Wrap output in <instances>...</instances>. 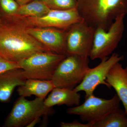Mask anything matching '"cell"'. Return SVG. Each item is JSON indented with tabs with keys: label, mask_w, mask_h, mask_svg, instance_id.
<instances>
[{
	"label": "cell",
	"mask_w": 127,
	"mask_h": 127,
	"mask_svg": "<svg viewBox=\"0 0 127 127\" xmlns=\"http://www.w3.org/2000/svg\"><path fill=\"white\" fill-rule=\"evenodd\" d=\"M19 4V6L22 5L27 4L32 1V0H15Z\"/></svg>",
	"instance_id": "603a6c76"
},
{
	"label": "cell",
	"mask_w": 127,
	"mask_h": 127,
	"mask_svg": "<svg viewBox=\"0 0 127 127\" xmlns=\"http://www.w3.org/2000/svg\"><path fill=\"white\" fill-rule=\"evenodd\" d=\"M28 33L51 52L67 56L66 32L54 28H26Z\"/></svg>",
	"instance_id": "8fae6325"
},
{
	"label": "cell",
	"mask_w": 127,
	"mask_h": 127,
	"mask_svg": "<svg viewBox=\"0 0 127 127\" xmlns=\"http://www.w3.org/2000/svg\"><path fill=\"white\" fill-rule=\"evenodd\" d=\"M85 99L81 105L68 108L67 113L78 115L83 122L94 123L120 108L121 101L117 94L109 99L97 97L94 94Z\"/></svg>",
	"instance_id": "ba28073f"
},
{
	"label": "cell",
	"mask_w": 127,
	"mask_h": 127,
	"mask_svg": "<svg viewBox=\"0 0 127 127\" xmlns=\"http://www.w3.org/2000/svg\"><path fill=\"white\" fill-rule=\"evenodd\" d=\"M40 120V117L36 118L32 120V121L30 123L29 125H28L27 127H33L35 126L36 124H37L39 122V121Z\"/></svg>",
	"instance_id": "7402d4cb"
},
{
	"label": "cell",
	"mask_w": 127,
	"mask_h": 127,
	"mask_svg": "<svg viewBox=\"0 0 127 127\" xmlns=\"http://www.w3.org/2000/svg\"><path fill=\"white\" fill-rule=\"evenodd\" d=\"M124 59L123 56L114 53L110 57L102 59L98 65L93 68H89L82 81L74 90L77 92H84L86 94V98L93 94L95 89L100 84L105 85L108 88H111L106 82L108 73L114 64Z\"/></svg>",
	"instance_id": "30bf717a"
},
{
	"label": "cell",
	"mask_w": 127,
	"mask_h": 127,
	"mask_svg": "<svg viewBox=\"0 0 127 127\" xmlns=\"http://www.w3.org/2000/svg\"><path fill=\"white\" fill-rule=\"evenodd\" d=\"M93 127H127V115L120 108L94 124Z\"/></svg>",
	"instance_id": "e0dca14e"
},
{
	"label": "cell",
	"mask_w": 127,
	"mask_h": 127,
	"mask_svg": "<svg viewBox=\"0 0 127 127\" xmlns=\"http://www.w3.org/2000/svg\"><path fill=\"white\" fill-rule=\"evenodd\" d=\"M41 0L42 1H43V2H45L46 3V2H47V1L48 0Z\"/></svg>",
	"instance_id": "cb8c5ba5"
},
{
	"label": "cell",
	"mask_w": 127,
	"mask_h": 127,
	"mask_svg": "<svg viewBox=\"0 0 127 127\" xmlns=\"http://www.w3.org/2000/svg\"><path fill=\"white\" fill-rule=\"evenodd\" d=\"M55 87L52 80L27 79L25 84L18 87L17 92L20 96L24 97L35 95L45 99Z\"/></svg>",
	"instance_id": "9a60e30c"
},
{
	"label": "cell",
	"mask_w": 127,
	"mask_h": 127,
	"mask_svg": "<svg viewBox=\"0 0 127 127\" xmlns=\"http://www.w3.org/2000/svg\"><path fill=\"white\" fill-rule=\"evenodd\" d=\"M94 124V122L82 123L77 120H75L72 122H61L59 125L61 127H93Z\"/></svg>",
	"instance_id": "44dd1931"
},
{
	"label": "cell",
	"mask_w": 127,
	"mask_h": 127,
	"mask_svg": "<svg viewBox=\"0 0 127 127\" xmlns=\"http://www.w3.org/2000/svg\"><path fill=\"white\" fill-rule=\"evenodd\" d=\"M2 22V20L1 19V17L0 14V23H1Z\"/></svg>",
	"instance_id": "d4e9b609"
},
{
	"label": "cell",
	"mask_w": 127,
	"mask_h": 127,
	"mask_svg": "<svg viewBox=\"0 0 127 127\" xmlns=\"http://www.w3.org/2000/svg\"><path fill=\"white\" fill-rule=\"evenodd\" d=\"M125 16L118 17L107 30L95 28L92 48L89 57L91 60H101L108 57L118 46L122 38L125 26Z\"/></svg>",
	"instance_id": "8992f818"
},
{
	"label": "cell",
	"mask_w": 127,
	"mask_h": 127,
	"mask_svg": "<svg viewBox=\"0 0 127 127\" xmlns=\"http://www.w3.org/2000/svg\"><path fill=\"white\" fill-rule=\"evenodd\" d=\"M44 52H51L29 34L24 26L2 20L0 23V57L18 63Z\"/></svg>",
	"instance_id": "6da1fadb"
},
{
	"label": "cell",
	"mask_w": 127,
	"mask_h": 127,
	"mask_svg": "<svg viewBox=\"0 0 127 127\" xmlns=\"http://www.w3.org/2000/svg\"><path fill=\"white\" fill-rule=\"evenodd\" d=\"M66 56L44 52L35 53L18 63L27 79L51 80L58 66Z\"/></svg>",
	"instance_id": "5b68a950"
},
{
	"label": "cell",
	"mask_w": 127,
	"mask_h": 127,
	"mask_svg": "<svg viewBox=\"0 0 127 127\" xmlns=\"http://www.w3.org/2000/svg\"><path fill=\"white\" fill-rule=\"evenodd\" d=\"M10 21L25 26L66 30L83 21L77 8H75L67 10L51 9L47 14L40 17H14Z\"/></svg>",
	"instance_id": "52a82bcc"
},
{
	"label": "cell",
	"mask_w": 127,
	"mask_h": 127,
	"mask_svg": "<svg viewBox=\"0 0 127 127\" xmlns=\"http://www.w3.org/2000/svg\"><path fill=\"white\" fill-rule=\"evenodd\" d=\"M0 6L3 14L1 19L6 21L15 15L20 6L15 0H0Z\"/></svg>",
	"instance_id": "ac0fdd59"
},
{
	"label": "cell",
	"mask_w": 127,
	"mask_h": 127,
	"mask_svg": "<svg viewBox=\"0 0 127 127\" xmlns=\"http://www.w3.org/2000/svg\"><path fill=\"white\" fill-rule=\"evenodd\" d=\"M66 32L67 55L89 57L93 44L95 28L81 22L71 26Z\"/></svg>",
	"instance_id": "9c48e42d"
},
{
	"label": "cell",
	"mask_w": 127,
	"mask_h": 127,
	"mask_svg": "<svg viewBox=\"0 0 127 127\" xmlns=\"http://www.w3.org/2000/svg\"><path fill=\"white\" fill-rule=\"evenodd\" d=\"M44 100L38 97L28 100L25 97L20 96L14 103L2 127H27L36 118L54 114V109L52 107H46Z\"/></svg>",
	"instance_id": "277c9868"
},
{
	"label": "cell",
	"mask_w": 127,
	"mask_h": 127,
	"mask_svg": "<svg viewBox=\"0 0 127 127\" xmlns=\"http://www.w3.org/2000/svg\"><path fill=\"white\" fill-rule=\"evenodd\" d=\"M81 98L80 94L74 89L55 87L44 99V104L48 108L64 104L67 106H76L80 104Z\"/></svg>",
	"instance_id": "5bb4252c"
},
{
	"label": "cell",
	"mask_w": 127,
	"mask_h": 127,
	"mask_svg": "<svg viewBox=\"0 0 127 127\" xmlns=\"http://www.w3.org/2000/svg\"><path fill=\"white\" fill-rule=\"evenodd\" d=\"M50 9L45 2L41 0H34L20 6L15 15L7 21L14 17H40L47 14Z\"/></svg>",
	"instance_id": "2e32d148"
},
{
	"label": "cell",
	"mask_w": 127,
	"mask_h": 127,
	"mask_svg": "<svg viewBox=\"0 0 127 127\" xmlns=\"http://www.w3.org/2000/svg\"><path fill=\"white\" fill-rule=\"evenodd\" d=\"M46 4L51 9L70 10L77 8V0H48Z\"/></svg>",
	"instance_id": "d6986e66"
},
{
	"label": "cell",
	"mask_w": 127,
	"mask_h": 127,
	"mask_svg": "<svg viewBox=\"0 0 127 127\" xmlns=\"http://www.w3.org/2000/svg\"><path fill=\"white\" fill-rule=\"evenodd\" d=\"M106 82L116 91L127 115V66L124 68L120 62L114 64L108 73Z\"/></svg>",
	"instance_id": "7c38bea8"
},
{
	"label": "cell",
	"mask_w": 127,
	"mask_h": 127,
	"mask_svg": "<svg viewBox=\"0 0 127 127\" xmlns=\"http://www.w3.org/2000/svg\"><path fill=\"white\" fill-rule=\"evenodd\" d=\"M17 68H21L18 63L10 61L0 57V73Z\"/></svg>",
	"instance_id": "ffe728a7"
},
{
	"label": "cell",
	"mask_w": 127,
	"mask_h": 127,
	"mask_svg": "<svg viewBox=\"0 0 127 127\" xmlns=\"http://www.w3.org/2000/svg\"><path fill=\"white\" fill-rule=\"evenodd\" d=\"M26 79L22 68L0 73V101H10L15 88L23 85Z\"/></svg>",
	"instance_id": "4fadbf2b"
},
{
	"label": "cell",
	"mask_w": 127,
	"mask_h": 127,
	"mask_svg": "<svg viewBox=\"0 0 127 127\" xmlns=\"http://www.w3.org/2000/svg\"><path fill=\"white\" fill-rule=\"evenodd\" d=\"M88 57L68 55L62 61L53 76L55 87L74 89L82 81L89 66Z\"/></svg>",
	"instance_id": "3957f363"
},
{
	"label": "cell",
	"mask_w": 127,
	"mask_h": 127,
	"mask_svg": "<svg viewBox=\"0 0 127 127\" xmlns=\"http://www.w3.org/2000/svg\"><path fill=\"white\" fill-rule=\"evenodd\" d=\"M78 11L88 25L107 30L114 21L127 14V0H77Z\"/></svg>",
	"instance_id": "7a4b0ae2"
}]
</instances>
